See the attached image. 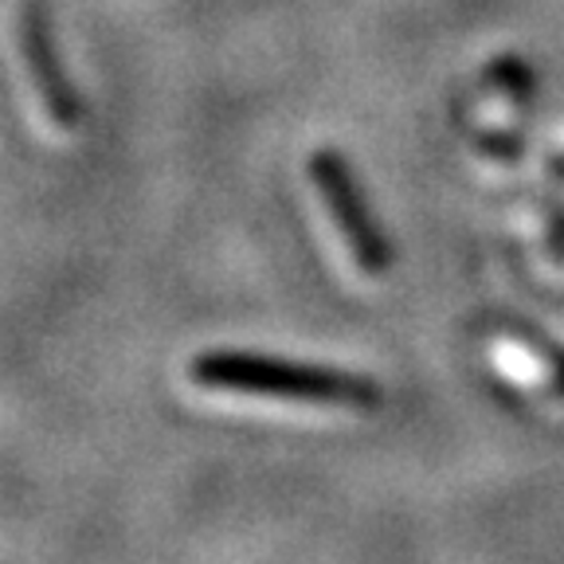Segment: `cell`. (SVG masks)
Returning a JSON list of instances; mask_svg holds the SVG:
<instances>
[{
  "label": "cell",
  "instance_id": "cell-3",
  "mask_svg": "<svg viewBox=\"0 0 564 564\" xmlns=\"http://www.w3.org/2000/svg\"><path fill=\"white\" fill-rule=\"evenodd\" d=\"M12 52H17L35 118L52 133H70V126H75V98H70L67 79L59 75L52 35H47L44 12H40L35 0H20L17 20H12Z\"/></svg>",
  "mask_w": 564,
  "mask_h": 564
},
{
  "label": "cell",
  "instance_id": "cell-1",
  "mask_svg": "<svg viewBox=\"0 0 564 564\" xmlns=\"http://www.w3.org/2000/svg\"><path fill=\"white\" fill-rule=\"evenodd\" d=\"M188 380L196 388H208V392L291 400V404L317 408H352V412H377L384 400V388L361 372L259 357V352H200L188 365Z\"/></svg>",
  "mask_w": 564,
  "mask_h": 564
},
{
  "label": "cell",
  "instance_id": "cell-4",
  "mask_svg": "<svg viewBox=\"0 0 564 564\" xmlns=\"http://www.w3.org/2000/svg\"><path fill=\"white\" fill-rule=\"evenodd\" d=\"M518 345L521 349L538 361V372H541V380H545L549 388H553L556 397H564V349H556L553 341H545V337H518Z\"/></svg>",
  "mask_w": 564,
  "mask_h": 564
},
{
  "label": "cell",
  "instance_id": "cell-2",
  "mask_svg": "<svg viewBox=\"0 0 564 564\" xmlns=\"http://www.w3.org/2000/svg\"><path fill=\"white\" fill-rule=\"evenodd\" d=\"M306 176H310V188L314 196L322 200V212H326L329 228L334 236L341 239L345 256L352 259V267L361 274H384L388 263H392V251H388V239L380 236L377 220L369 216L365 208L361 193L352 185L349 169L337 153L322 150L310 158L306 165Z\"/></svg>",
  "mask_w": 564,
  "mask_h": 564
}]
</instances>
